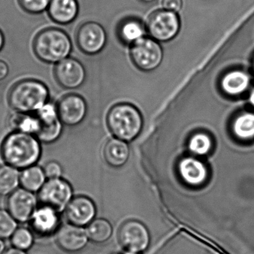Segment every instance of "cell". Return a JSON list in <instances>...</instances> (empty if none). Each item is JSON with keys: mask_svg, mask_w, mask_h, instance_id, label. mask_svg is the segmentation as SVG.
Instances as JSON below:
<instances>
[{"mask_svg": "<svg viewBox=\"0 0 254 254\" xmlns=\"http://www.w3.org/2000/svg\"><path fill=\"white\" fill-rule=\"evenodd\" d=\"M34 52L37 57L48 64L59 63L72 51V42L62 29L50 28L37 35L34 40Z\"/></svg>", "mask_w": 254, "mask_h": 254, "instance_id": "3", "label": "cell"}, {"mask_svg": "<svg viewBox=\"0 0 254 254\" xmlns=\"http://www.w3.org/2000/svg\"></svg>", "mask_w": 254, "mask_h": 254, "instance_id": "41", "label": "cell"}, {"mask_svg": "<svg viewBox=\"0 0 254 254\" xmlns=\"http://www.w3.org/2000/svg\"><path fill=\"white\" fill-rule=\"evenodd\" d=\"M213 147L212 138L206 133H194L189 139L188 148L196 157L207 155Z\"/></svg>", "mask_w": 254, "mask_h": 254, "instance_id": "25", "label": "cell"}, {"mask_svg": "<svg viewBox=\"0 0 254 254\" xmlns=\"http://www.w3.org/2000/svg\"><path fill=\"white\" fill-rule=\"evenodd\" d=\"M7 209L14 219L19 223L30 221L38 208V199L34 192L25 189H17L7 199Z\"/></svg>", "mask_w": 254, "mask_h": 254, "instance_id": "8", "label": "cell"}, {"mask_svg": "<svg viewBox=\"0 0 254 254\" xmlns=\"http://www.w3.org/2000/svg\"><path fill=\"white\" fill-rule=\"evenodd\" d=\"M40 122V121H39ZM62 133V123L60 120L52 123H41L35 136L44 143H53L60 137Z\"/></svg>", "mask_w": 254, "mask_h": 254, "instance_id": "26", "label": "cell"}, {"mask_svg": "<svg viewBox=\"0 0 254 254\" xmlns=\"http://www.w3.org/2000/svg\"><path fill=\"white\" fill-rule=\"evenodd\" d=\"M162 6L168 11L178 12L183 7L182 0H162Z\"/></svg>", "mask_w": 254, "mask_h": 254, "instance_id": "33", "label": "cell"}, {"mask_svg": "<svg viewBox=\"0 0 254 254\" xmlns=\"http://www.w3.org/2000/svg\"><path fill=\"white\" fill-rule=\"evenodd\" d=\"M105 161L114 167H120L127 162L129 157L128 145L124 140L111 139L105 144L103 151Z\"/></svg>", "mask_w": 254, "mask_h": 254, "instance_id": "18", "label": "cell"}, {"mask_svg": "<svg viewBox=\"0 0 254 254\" xmlns=\"http://www.w3.org/2000/svg\"><path fill=\"white\" fill-rule=\"evenodd\" d=\"M29 222L35 236L50 237L57 233L61 227L60 213L50 206L41 205L37 208Z\"/></svg>", "mask_w": 254, "mask_h": 254, "instance_id": "10", "label": "cell"}, {"mask_svg": "<svg viewBox=\"0 0 254 254\" xmlns=\"http://www.w3.org/2000/svg\"><path fill=\"white\" fill-rule=\"evenodd\" d=\"M142 123L139 110L130 104H117L110 109L107 115L108 128L122 140L130 141L136 138L141 131Z\"/></svg>", "mask_w": 254, "mask_h": 254, "instance_id": "4", "label": "cell"}, {"mask_svg": "<svg viewBox=\"0 0 254 254\" xmlns=\"http://www.w3.org/2000/svg\"><path fill=\"white\" fill-rule=\"evenodd\" d=\"M55 77L64 88L76 89L85 81L86 71L81 62L66 58L56 65Z\"/></svg>", "mask_w": 254, "mask_h": 254, "instance_id": "12", "label": "cell"}, {"mask_svg": "<svg viewBox=\"0 0 254 254\" xmlns=\"http://www.w3.org/2000/svg\"><path fill=\"white\" fill-rule=\"evenodd\" d=\"M125 254H139L138 253L136 252H133V251H127V252Z\"/></svg>", "mask_w": 254, "mask_h": 254, "instance_id": "39", "label": "cell"}, {"mask_svg": "<svg viewBox=\"0 0 254 254\" xmlns=\"http://www.w3.org/2000/svg\"><path fill=\"white\" fill-rule=\"evenodd\" d=\"M0 152L6 164L17 169H25L38 163L42 148L34 135L14 131L4 139Z\"/></svg>", "mask_w": 254, "mask_h": 254, "instance_id": "1", "label": "cell"}, {"mask_svg": "<svg viewBox=\"0 0 254 254\" xmlns=\"http://www.w3.org/2000/svg\"><path fill=\"white\" fill-rule=\"evenodd\" d=\"M96 207L94 202L87 196L73 197L65 209V216L69 224L84 227L94 220Z\"/></svg>", "mask_w": 254, "mask_h": 254, "instance_id": "13", "label": "cell"}, {"mask_svg": "<svg viewBox=\"0 0 254 254\" xmlns=\"http://www.w3.org/2000/svg\"><path fill=\"white\" fill-rule=\"evenodd\" d=\"M23 10L31 14H40L48 9L51 0H18Z\"/></svg>", "mask_w": 254, "mask_h": 254, "instance_id": "31", "label": "cell"}, {"mask_svg": "<svg viewBox=\"0 0 254 254\" xmlns=\"http://www.w3.org/2000/svg\"><path fill=\"white\" fill-rule=\"evenodd\" d=\"M17 221L8 210L0 209V239H9L17 227Z\"/></svg>", "mask_w": 254, "mask_h": 254, "instance_id": "29", "label": "cell"}, {"mask_svg": "<svg viewBox=\"0 0 254 254\" xmlns=\"http://www.w3.org/2000/svg\"><path fill=\"white\" fill-rule=\"evenodd\" d=\"M250 82L251 79L248 74L242 71H232L223 77L221 89L229 96H237L246 91Z\"/></svg>", "mask_w": 254, "mask_h": 254, "instance_id": "19", "label": "cell"}, {"mask_svg": "<svg viewBox=\"0 0 254 254\" xmlns=\"http://www.w3.org/2000/svg\"><path fill=\"white\" fill-rule=\"evenodd\" d=\"M47 178L44 169L35 165L23 169V172L20 174V184L25 190L32 192H37L47 182Z\"/></svg>", "mask_w": 254, "mask_h": 254, "instance_id": "20", "label": "cell"}, {"mask_svg": "<svg viewBox=\"0 0 254 254\" xmlns=\"http://www.w3.org/2000/svg\"><path fill=\"white\" fill-rule=\"evenodd\" d=\"M36 117L41 123H52L60 120L57 106L49 102L37 111Z\"/></svg>", "mask_w": 254, "mask_h": 254, "instance_id": "30", "label": "cell"}, {"mask_svg": "<svg viewBox=\"0 0 254 254\" xmlns=\"http://www.w3.org/2000/svg\"><path fill=\"white\" fill-rule=\"evenodd\" d=\"M73 190L66 180L49 179L38 191V200L41 205L50 206L59 213L65 211L73 197Z\"/></svg>", "mask_w": 254, "mask_h": 254, "instance_id": "5", "label": "cell"}, {"mask_svg": "<svg viewBox=\"0 0 254 254\" xmlns=\"http://www.w3.org/2000/svg\"><path fill=\"white\" fill-rule=\"evenodd\" d=\"M233 134L238 139L248 141L254 138V114L243 113L235 118L232 125Z\"/></svg>", "mask_w": 254, "mask_h": 254, "instance_id": "22", "label": "cell"}, {"mask_svg": "<svg viewBox=\"0 0 254 254\" xmlns=\"http://www.w3.org/2000/svg\"><path fill=\"white\" fill-rule=\"evenodd\" d=\"M20 174L18 169L9 166H0V197L9 196L18 188Z\"/></svg>", "mask_w": 254, "mask_h": 254, "instance_id": "21", "label": "cell"}, {"mask_svg": "<svg viewBox=\"0 0 254 254\" xmlns=\"http://www.w3.org/2000/svg\"><path fill=\"white\" fill-rule=\"evenodd\" d=\"M146 27L148 33L154 39L160 41H170L179 32V17L174 11L157 10L148 17Z\"/></svg>", "mask_w": 254, "mask_h": 254, "instance_id": "6", "label": "cell"}, {"mask_svg": "<svg viewBox=\"0 0 254 254\" xmlns=\"http://www.w3.org/2000/svg\"><path fill=\"white\" fill-rule=\"evenodd\" d=\"M5 43V39H4L3 34L0 31V50H2Z\"/></svg>", "mask_w": 254, "mask_h": 254, "instance_id": "37", "label": "cell"}, {"mask_svg": "<svg viewBox=\"0 0 254 254\" xmlns=\"http://www.w3.org/2000/svg\"><path fill=\"white\" fill-rule=\"evenodd\" d=\"M143 32L142 24L135 20H126L120 28V38L128 44H133L142 38Z\"/></svg>", "mask_w": 254, "mask_h": 254, "instance_id": "27", "label": "cell"}, {"mask_svg": "<svg viewBox=\"0 0 254 254\" xmlns=\"http://www.w3.org/2000/svg\"><path fill=\"white\" fill-rule=\"evenodd\" d=\"M249 101L250 103L251 104V105H252L253 107H254V88L253 89L251 94H250Z\"/></svg>", "mask_w": 254, "mask_h": 254, "instance_id": "38", "label": "cell"}, {"mask_svg": "<svg viewBox=\"0 0 254 254\" xmlns=\"http://www.w3.org/2000/svg\"><path fill=\"white\" fill-rule=\"evenodd\" d=\"M9 126L14 131L23 132L35 136L39 130L40 122L36 116L17 112L10 117Z\"/></svg>", "mask_w": 254, "mask_h": 254, "instance_id": "23", "label": "cell"}, {"mask_svg": "<svg viewBox=\"0 0 254 254\" xmlns=\"http://www.w3.org/2000/svg\"><path fill=\"white\" fill-rule=\"evenodd\" d=\"M178 173L182 181L190 187H201L209 178L207 166L200 159L187 157L178 163Z\"/></svg>", "mask_w": 254, "mask_h": 254, "instance_id": "16", "label": "cell"}, {"mask_svg": "<svg viewBox=\"0 0 254 254\" xmlns=\"http://www.w3.org/2000/svg\"><path fill=\"white\" fill-rule=\"evenodd\" d=\"M130 57L139 69L151 71L161 64L163 51L154 40L142 38L132 44Z\"/></svg>", "mask_w": 254, "mask_h": 254, "instance_id": "7", "label": "cell"}, {"mask_svg": "<svg viewBox=\"0 0 254 254\" xmlns=\"http://www.w3.org/2000/svg\"><path fill=\"white\" fill-rule=\"evenodd\" d=\"M50 92L44 83L27 79L13 86L8 94V103L17 112L29 114L38 111L48 102Z\"/></svg>", "mask_w": 254, "mask_h": 254, "instance_id": "2", "label": "cell"}, {"mask_svg": "<svg viewBox=\"0 0 254 254\" xmlns=\"http://www.w3.org/2000/svg\"><path fill=\"white\" fill-rule=\"evenodd\" d=\"M5 251V242L2 239H0V254H3Z\"/></svg>", "mask_w": 254, "mask_h": 254, "instance_id": "36", "label": "cell"}, {"mask_svg": "<svg viewBox=\"0 0 254 254\" xmlns=\"http://www.w3.org/2000/svg\"><path fill=\"white\" fill-rule=\"evenodd\" d=\"M56 234V242L59 248L65 252L70 254L80 252L88 243L87 230L73 224L61 226Z\"/></svg>", "mask_w": 254, "mask_h": 254, "instance_id": "15", "label": "cell"}, {"mask_svg": "<svg viewBox=\"0 0 254 254\" xmlns=\"http://www.w3.org/2000/svg\"><path fill=\"white\" fill-rule=\"evenodd\" d=\"M141 1H142V2H153V1H154V0H141Z\"/></svg>", "mask_w": 254, "mask_h": 254, "instance_id": "40", "label": "cell"}, {"mask_svg": "<svg viewBox=\"0 0 254 254\" xmlns=\"http://www.w3.org/2000/svg\"><path fill=\"white\" fill-rule=\"evenodd\" d=\"M59 119L63 124L75 126L81 123L87 114V107L81 96L69 94L64 96L57 105Z\"/></svg>", "mask_w": 254, "mask_h": 254, "instance_id": "14", "label": "cell"}, {"mask_svg": "<svg viewBox=\"0 0 254 254\" xmlns=\"http://www.w3.org/2000/svg\"><path fill=\"white\" fill-rule=\"evenodd\" d=\"M9 68L5 62L0 61V81L5 79L8 76Z\"/></svg>", "mask_w": 254, "mask_h": 254, "instance_id": "34", "label": "cell"}, {"mask_svg": "<svg viewBox=\"0 0 254 254\" xmlns=\"http://www.w3.org/2000/svg\"><path fill=\"white\" fill-rule=\"evenodd\" d=\"M50 18L59 24L72 23L78 14L77 0H51L48 7Z\"/></svg>", "mask_w": 254, "mask_h": 254, "instance_id": "17", "label": "cell"}, {"mask_svg": "<svg viewBox=\"0 0 254 254\" xmlns=\"http://www.w3.org/2000/svg\"><path fill=\"white\" fill-rule=\"evenodd\" d=\"M3 254H27L26 251H22V250L17 249V248H11L5 250Z\"/></svg>", "mask_w": 254, "mask_h": 254, "instance_id": "35", "label": "cell"}, {"mask_svg": "<svg viewBox=\"0 0 254 254\" xmlns=\"http://www.w3.org/2000/svg\"><path fill=\"white\" fill-rule=\"evenodd\" d=\"M44 170L46 176L49 179L62 178L63 173L62 166L56 161H51L47 163Z\"/></svg>", "mask_w": 254, "mask_h": 254, "instance_id": "32", "label": "cell"}, {"mask_svg": "<svg viewBox=\"0 0 254 254\" xmlns=\"http://www.w3.org/2000/svg\"><path fill=\"white\" fill-rule=\"evenodd\" d=\"M107 35L104 28L95 22H87L80 26L76 35L77 44L83 53L97 54L106 44Z\"/></svg>", "mask_w": 254, "mask_h": 254, "instance_id": "9", "label": "cell"}, {"mask_svg": "<svg viewBox=\"0 0 254 254\" xmlns=\"http://www.w3.org/2000/svg\"><path fill=\"white\" fill-rule=\"evenodd\" d=\"M86 230L90 241L95 243H103L111 237L113 229L109 221L98 218L93 220Z\"/></svg>", "mask_w": 254, "mask_h": 254, "instance_id": "24", "label": "cell"}, {"mask_svg": "<svg viewBox=\"0 0 254 254\" xmlns=\"http://www.w3.org/2000/svg\"><path fill=\"white\" fill-rule=\"evenodd\" d=\"M119 240L125 249L139 253L148 248L150 240L149 233L146 227L140 222L127 221L120 228Z\"/></svg>", "mask_w": 254, "mask_h": 254, "instance_id": "11", "label": "cell"}, {"mask_svg": "<svg viewBox=\"0 0 254 254\" xmlns=\"http://www.w3.org/2000/svg\"><path fill=\"white\" fill-rule=\"evenodd\" d=\"M11 242L14 248L26 251L33 246L35 234L30 229L19 227L13 233Z\"/></svg>", "mask_w": 254, "mask_h": 254, "instance_id": "28", "label": "cell"}]
</instances>
